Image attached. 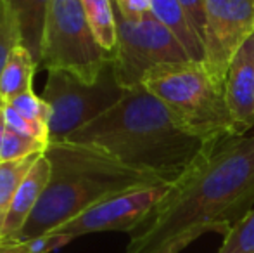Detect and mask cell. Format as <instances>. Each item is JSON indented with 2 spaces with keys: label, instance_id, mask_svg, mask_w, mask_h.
<instances>
[{
  "label": "cell",
  "instance_id": "11",
  "mask_svg": "<svg viewBox=\"0 0 254 253\" xmlns=\"http://www.w3.org/2000/svg\"><path fill=\"white\" fill-rule=\"evenodd\" d=\"M51 177L52 163L49 160V156L44 153L33 163V167H31L28 175L21 182L19 189H17L16 196H14L12 203H10V208L7 212L5 222H3L2 227V234H0V245L12 243L19 236L21 229L28 222L37 203L40 201L45 187L51 182Z\"/></svg>",
  "mask_w": 254,
  "mask_h": 253
},
{
  "label": "cell",
  "instance_id": "22",
  "mask_svg": "<svg viewBox=\"0 0 254 253\" xmlns=\"http://www.w3.org/2000/svg\"><path fill=\"white\" fill-rule=\"evenodd\" d=\"M184 7L185 16L192 24L197 37L204 45V33H206V0H178Z\"/></svg>",
  "mask_w": 254,
  "mask_h": 253
},
{
  "label": "cell",
  "instance_id": "2",
  "mask_svg": "<svg viewBox=\"0 0 254 253\" xmlns=\"http://www.w3.org/2000/svg\"><path fill=\"white\" fill-rule=\"evenodd\" d=\"M66 141L99 149L166 182L178 180L207 149L220 144L184 130L173 113L144 85L125 90L113 108Z\"/></svg>",
  "mask_w": 254,
  "mask_h": 253
},
{
  "label": "cell",
  "instance_id": "9",
  "mask_svg": "<svg viewBox=\"0 0 254 253\" xmlns=\"http://www.w3.org/2000/svg\"><path fill=\"white\" fill-rule=\"evenodd\" d=\"M171 184L137 187V189L111 196L88 208L76 219L61 226L52 234H59V236L73 240V238L92 233H109V231L133 233L151 215L152 210L163 201Z\"/></svg>",
  "mask_w": 254,
  "mask_h": 253
},
{
  "label": "cell",
  "instance_id": "4",
  "mask_svg": "<svg viewBox=\"0 0 254 253\" xmlns=\"http://www.w3.org/2000/svg\"><path fill=\"white\" fill-rule=\"evenodd\" d=\"M142 85L156 95L184 130L206 142L235 137L225 88L218 85L202 63L187 61L149 71Z\"/></svg>",
  "mask_w": 254,
  "mask_h": 253
},
{
  "label": "cell",
  "instance_id": "13",
  "mask_svg": "<svg viewBox=\"0 0 254 253\" xmlns=\"http://www.w3.org/2000/svg\"><path fill=\"white\" fill-rule=\"evenodd\" d=\"M151 14L177 37L192 61H204V45L178 0H151Z\"/></svg>",
  "mask_w": 254,
  "mask_h": 253
},
{
  "label": "cell",
  "instance_id": "20",
  "mask_svg": "<svg viewBox=\"0 0 254 253\" xmlns=\"http://www.w3.org/2000/svg\"><path fill=\"white\" fill-rule=\"evenodd\" d=\"M5 104L12 106L19 115L28 118L30 122L37 123V125L49 128V120H51V108L44 101V97H38L33 90L24 92V94L14 97L12 101L5 102Z\"/></svg>",
  "mask_w": 254,
  "mask_h": 253
},
{
  "label": "cell",
  "instance_id": "8",
  "mask_svg": "<svg viewBox=\"0 0 254 253\" xmlns=\"http://www.w3.org/2000/svg\"><path fill=\"white\" fill-rule=\"evenodd\" d=\"M254 35V0H206L202 64L225 88L228 68Z\"/></svg>",
  "mask_w": 254,
  "mask_h": 253
},
{
  "label": "cell",
  "instance_id": "24",
  "mask_svg": "<svg viewBox=\"0 0 254 253\" xmlns=\"http://www.w3.org/2000/svg\"><path fill=\"white\" fill-rule=\"evenodd\" d=\"M195 240H197V236H194V234H184V236L173 240L171 243L163 245V247L157 248V250L152 252V253H180L184 248H187L189 245H190L192 241H195Z\"/></svg>",
  "mask_w": 254,
  "mask_h": 253
},
{
  "label": "cell",
  "instance_id": "10",
  "mask_svg": "<svg viewBox=\"0 0 254 253\" xmlns=\"http://www.w3.org/2000/svg\"><path fill=\"white\" fill-rule=\"evenodd\" d=\"M225 99L239 135L254 127V35L239 49L225 80Z\"/></svg>",
  "mask_w": 254,
  "mask_h": 253
},
{
  "label": "cell",
  "instance_id": "12",
  "mask_svg": "<svg viewBox=\"0 0 254 253\" xmlns=\"http://www.w3.org/2000/svg\"><path fill=\"white\" fill-rule=\"evenodd\" d=\"M5 3L16 16L21 35V45L30 51L38 68L45 21H47L52 0H5Z\"/></svg>",
  "mask_w": 254,
  "mask_h": 253
},
{
  "label": "cell",
  "instance_id": "19",
  "mask_svg": "<svg viewBox=\"0 0 254 253\" xmlns=\"http://www.w3.org/2000/svg\"><path fill=\"white\" fill-rule=\"evenodd\" d=\"M17 45H21V35L16 16L9 9L5 0H0V78L10 54Z\"/></svg>",
  "mask_w": 254,
  "mask_h": 253
},
{
  "label": "cell",
  "instance_id": "23",
  "mask_svg": "<svg viewBox=\"0 0 254 253\" xmlns=\"http://www.w3.org/2000/svg\"><path fill=\"white\" fill-rule=\"evenodd\" d=\"M114 10L125 19L138 21L151 12V0H113Z\"/></svg>",
  "mask_w": 254,
  "mask_h": 253
},
{
  "label": "cell",
  "instance_id": "14",
  "mask_svg": "<svg viewBox=\"0 0 254 253\" xmlns=\"http://www.w3.org/2000/svg\"><path fill=\"white\" fill-rule=\"evenodd\" d=\"M37 71V61L30 54V51L23 45H17L10 54L0 78V99L3 102H9L24 92L33 90V77Z\"/></svg>",
  "mask_w": 254,
  "mask_h": 253
},
{
  "label": "cell",
  "instance_id": "21",
  "mask_svg": "<svg viewBox=\"0 0 254 253\" xmlns=\"http://www.w3.org/2000/svg\"><path fill=\"white\" fill-rule=\"evenodd\" d=\"M5 104V102H3ZM3 120H5V127L9 130H14L17 134L28 135V137H33L37 141L44 142V144H51V137H49V128H44L37 123L30 122L28 118H24L23 115L16 111L12 106L5 104V109H3Z\"/></svg>",
  "mask_w": 254,
  "mask_h": 253
},
{
  "label": "cell",
  "instance_id": "25",
  "mask_svg": "<svg viewBox=\"0 0 254 253\" xmlns=\"http://www.w3.org/2000/svg\"><path fill=\"white\" fill-rule=\"evenodd\" d=\"M3 109H5V104H3V101L0 99V146H2L3 132H5V120H3Z\"/></svg>",
  "mask_w": 254,
  "mask_h": 253
},
{
  "label": "cell",
  "instance_id": "18",
  "mask_svg": "<svg viewBox=\"0 0 254 253\" xmlns=\"http://www.w3.org/2000/svg\"><path fill=\"white\" fill-rule=\"evenodd\" d=\"M216 253H254V208L223 234Z\"/></svg>",
  "mask_w": 254,
  "mask_h": 253
},
{
  "label": "cell",
  "instance_id": "7",
  "mask_svg": "<svg viewBox=\"0 0 254 253\" xmlns=\"http://www.w3.org/2000/svg\"><path fill=\"white\" fill-rule=\"evenodd\" d=\"M118 44L113 52V71L118 84L128 90L142 85L149 71L192 61L182 44L151 12L138 21L116 12Z\"/></svg>",
  "mask_w": 254,
  "mask_h": 253
},
{
  "label": "cell",
  "instance_id": "6",
  "mask_svg": "<svg viewBox=\"0 0 254 253\" xmlns=\"http://www.w3.org/2000/svg\"><path fill=\"white\" fill-rule=\"evenodd\" d=\"M123 94L125 88L118 84L111 63L94 84H87L66 71H49L42 97L51 108V142L66 141L71 134L113 108Z\"/></svg>",
  "mask_w": 254,
  "mask_h": 253
},
{
  "label": "cell",
  "instance_id": "5",
  "mask_svg": "<svg viewBox=\"0 0 254 253\" xmlns=\"http://www.w3.org/2000/svg\"><path fill=\"white\" fill-rule=\"evenodd\" d=\"M113 54L99 45L85 16L81 0H52L42 40L38 70L66 71L94 84Z\"/></svg>",
  "mask_w": 254,
  "mask_h": 253
},
{
  "label": "cell",
  "instance_id": "16",
  "mask_svg": "<svg viewBox=\"0 0 254 253\" xmlns=\"http://www.w3.org/2000/svg\"><path fill=\"white\" fill-rule=\"evenodd\" d=\"M42 155H31L26 158L14 160V162H2L0 163V234L5 222L7 212L10 208L14 196L19 189L21 182L28 175L33 163L40 158Z\"/></svg>",
  "mask_w": 254,
  "mask_h": 253
},
{
  "label": "cell",
  "instance_id": "26",
  "mask_svg": "<svg viewBox=\"0 0 254 253\" xmlns=\"http://www.w3.org/2000/svg\"><path fill=\"white\" fill-rule=\"evenodd\" d=\"M0 253H24L17 245H0Z\"/></svg>",
  "mask_w": 254,
  "mask_h": 253
},
{
  "label": "cell",
  "instance_id": "15",
  "mask_svg": "<svg viewBox=\"0 0 254 253\" xmlns=\"http://www.w3.org/2000/svg\"><path fill=\"white\" fill-rule=\"evenodd\" d=\"M81 5L99 45L106 52L113 54L118 44L116 14H114L113 0H81Z\"/></svg>",
  "mask_w": 254,
  "mask_h": 253
},
{
  "label": "cell",
  "instance_id": "3",
  "mask_svg": "<svg viewBox=\"0 0 254 253\" xmlns=\"http://www.w3.org/2000/svg\"><path fill=\"white\" fill-rule=\"evenodd\" d=\"M45 155L52 163L51 182L12 243H26L52 234L94 205L120 192L171 184L131 169L90 146L67 141L51 142Z\"/></svg>",
  "mask_w": 254,
  "mask_h": 253
},
{
  "label": "cell",
  "instance_id": "1",
  "mask_svg": "<svg viewBox=\"0 0 254 253\" xmlns=\"http://www.w3.org/2000/svg\"><path fill=\"white\" fill-rule=\"evenodd\" d=\"M254 208V135L213 146L171 184L125 253H152L184 234H227Z\"/></svg>",
  "mask_w": 254,
  "mask_h": 253
},
{
  "label": "cell",
  "instance_id": "17",
  "mask_svg": "<svg viewBox=\"0 0 254 253\" xmlns=\"http://www.w3.org/2000/svg\"><path fill=\"white\" fill-rule=\"evenodd\" d=\"M49 146L44 142L37 141L28 135L17 134L14 130H9L5 127L2 137V146H0V163L2 162H14V160L26 158L31 155H44Z\"/></svg>",
  "mask_w": 254,
  "mask_h": 253
}]
</instances>
